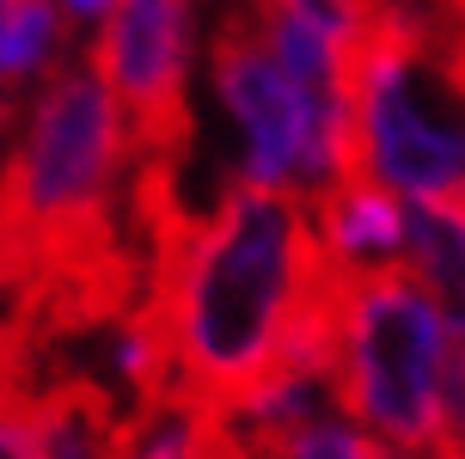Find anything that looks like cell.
Here are the masks:
<instances>
[{
    "label": "cell",
    "instance_id": "6da1fadb",
    "mask_svg": "<svg viewBox=\"0 0 465 459\" xmlns=\"http://www.w3.org/2000/svg\"><path fill=\"white\" fill-rule=\"evenodd\" d=\"M325 275L312 208L294 190L232 184L184 215L153 264V313L172 337L178 392L214 411L245 404L282 362L288 324Z\"/></svg>",
    "mask_w": 465,
    "mask_h": 459
},
{
    "label": "cell",
    "instance_id": "7a4b0ae2",
    "mask_svg": "<svg viewBox=\"0 0 465 459\" xmlns=\"http://www.w3.org/2000/svg\"><path fill=\"white\" fill-rule=\"evenodd\" d=\"M355 172L404 203H465V44L373 19L355 74Z\"/></svg>",
    "mask_w": 465,
    "mask_h": 459
},
{
    "label": "cell",
    "instance_id": "3957f363",
    "mask_svg": "<svg viewBox=\"0 0 465 459\" xmlns=\"http://www.w3.org/2000/svg\"><path fill=\"white\" fill-rule=\"evenodd\" d=\"M447 344H453V331H447L441 306L404 264L349 275L331 392L361 429L392 441L398 454H435Z\"/></svg>",
    "mask_w": 465,
    "mask_h": 459
},
{
    "label": "cell",
    "instance_id": "277c9868",
    "mask_svg": "<svg viewBox=\"0 0 465 459\" xmlns=\"http://www.w3.org/2000/svg\"><path fill=\"white\" fill-rule=\"evenodd\" d=\"M209 80L221 111L239 123V184L319 196L355 172V116L349 98H325L276 55L252 6L214 25Z\"/></svg>",
    "mask_w": 465,
    "mask_h": 459
},
{
    "label": "cell",
    "instance_id": "5b68a950",
    "mask_svg": "<svg viewBox=\"0 0 465 459\" xmlns=\"http://www.w3.org/2000/svg\"><path fill=\"white\" fill-rule=\"evenodd\" d=\"M190 49H196V0H111L98 19L93 55L129 116L141 160L184 172L190 154Z\"/></svg>",
    "mask_w": 465,
    "mask_h": 459
},
{
    "label": "cell",
    "instance_id": "8992f818",
    "mask_svg": "<svg viewBox=\"0 0 465 459\" xmlns=\"http://www.w3.org/2000/svg\"><path fill=\"white\" fill-rule=\"evenodd\" d=\"M312 208V227H319V245L337 270H392L404 264V239H411V203L386 190V184L349 172L343 184H331L319 196H306Z\"/></svg>",
    "mask_w": 465,
    "mask_h": 459
},
{
    "label": "cell",
    "instance_id": "52a82bcc",
    "mask_svg": "<svg viewBox=\"0 0 465 459\" xmlns=\"http://www.w3.org/2000/svg\"><path fill=\"white\" fill-rule=\"evenodd\" d=\"M404 270L441 306L453 337H465V203H411Z\"/></svg>",
    "mask_w": 465,
    "mask_h": 459
},
{
    "label": "cell",
    "instance_id": "ba28073f",
    "mask_svg": "<svg viewBox=\"0 0 465 459\" xmlns=\"http://www.w3.org/2000/svg\"><path fill=\"white\" fill-rule=\"evenodd\" d=\"M227 429L245 459H398L392 441H380L373 429L337 411H319L294 429H239V423H227Z\"/></svg>",
    "mask_w": 465,
    "mask_h": 459
},
{
    "label": "cell",
    "instance_id": "9c48e42d",
    "mask_svg": "<svg viewBox=\"0 0 465 459\" xmlns=\"http://www.w3.org/2000/svg\"><path fill=\"white\" fill-rule=\"evenodd\" d=\"M62 0H19V13L0 31V86H19L55 68L62 55Z\"/></svg>",
    "mask_w": 465,
    "mask_h": 459
},
{
    "label": "cell",
    "instance_id": "30bf717a",
    "mask_svg": "<svg viewBox=\"0 0 465 459\" xmlns=\"http://www.w3.org/2000/svg\"><path fill=\"white\" fill-rule=\"evenodd\" d=\"M44 386V380H37ZM37 386L0 392V459H44V429H37Z\"/></svg>",
    "mask_w": 465,
    "mask_h": 459
},
{
    "label": "cell",
    "instance_id": "8fae6325",
    "mask_svg": "<svg viewBox=\"0 0 465 459\" xmlns=\"http://www.w3.org/2000/svg\"><path fill=\"white\" fill-rule=\"evenodd\" d=\"M373 19H392V25H411V31H429V37L465 44V0H373Z\"/></svg>",
    "mask_w": 465,
    "mask_h": 459
},
{
    "label": "cell",
    "instance_id": "7c38bea8",
    "mask_svg": "<svg viewBox=\"0 0 465 459\" xmlns=\"http://www.w3.org/2000/svg\"><path fill=\"white\" fill-rule=\"evenodd\" d=\"M441 447L465 459V337L447 344V380H441Z\"/></svg>",
    "mask_w": 465,
    "mask_h": 459
},
{
    "label": "cell",
    "instance_id": "4fadbf2b",
    "mask_svg": "<svg viewBox=\"0 0 465 459\" xmlns=\"http://www.w3.org/2000/svg\"><path fill=\"white\" fill-rule=\"evenodd\" d=\"M62 13H68V19H104L111 0H62Z\"/></svg>",
    "mask_w": 465,
    "mask_h": 459
},
{
    "label": "cell",
    "instance_id": "5bb4252c",
    "mask_svg": "<svg viewBox=\"0 0 465 459\" xmlns=\"http://www.w3.org/2000/svg\"><path fill=\"white\" fill-rule=\"evenodd\" d=\"M398 459H460V454H447V447H435V454H398Z\"/></svg>",
    "mask_w": 465,
    "mask_h": 459
},
{
    "label": "cell",
    "instance_id": "9a60e30c",
    "mask_svg": "<svg viewBox=\"0 0 465 459\" xmlns=\"http://www.w3.org/2000/svg\"><path fill=\"white\" fill-rule=\"evenodd\" d=\"M19 13V0H0V31H6V19Z\"/></svg>",
    "mask_w": 465,
    "mask_h": 459
},
{
    "label": "cell",
    "instance_id": "2e32d148",
    "mask_svg": "<svg viewBox=\"0 0 465 459\" xmlns=\"http://www.w3.org/2000/svg\"><path fill=\"white\" fill-rule=\"evenodd\" d=\"M6 116H13V111H6V98H0V129H6Z\"/></svg>",
    "mask_w": 465,
    "mask_h": 459
}]
</instances>
